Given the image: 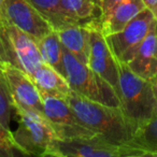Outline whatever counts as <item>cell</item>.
Returning a JSON list of instances; mask_svg holds the SVG:
<instances>
[{
	"label": "cell",
	"instance_id": "1",
	"mask_svg": "<svg viewBox=\"0 0 157 157\" xmlns=\"http://www.w3.org/2000/svg\"><path fill=\"white\" fill-rule=\"evenodd\" d=\"M80 122L110 143L128 145L135 129L120 107H110L90 100L72 90L66 98Z\"/></svg>",
	"mask_w": 157,
	"mask_h": 157
},
{
	"label": "cell",
	"instance_id": "2",
	"mask_svg": "<svg viewBox=\"0 0 157 157\" xmlns=\"http://www.w3.org/2000/svg\"><path fill=\"white\" fill-rule=\"evenodd\" d=\"M117 63L120 72V108L136 132L138 128L157 114L153 84L151 81L137 75L127 63L118 60Z\"/></svg>",
	"mask_w": 157,
	"mask_h": 157
},
{
	"label": "cell",
	"instance_id": "3",
	"mask_svg": "<svg viewBox=\"0 0 157 157\" xmlns=\"http://www.w3.org/2000/svg\"><path fill=\"white\" fill-rule=\"evenodd\" d=\"M63 65L66 78L73 92L78 95L110 107H120L117 92L102 76L92 70L87 63L76 58L63 48Z\"/></svg>",
	"mask_w": 157,
	"mask_h": 157
},
{
	"label": "cell",
	"instance_id": "4",
	"mask_svg": "<svg viewBox=\"0 0 157 157\" xmlns=\"http://www.w3.org/2000/svg\"><path fill=\"white\" fill-rule=\"evenodd\" d=\"M15 113L18 126L12 133L18 147L27 156H48L57 135L48 118L37 111L20 107H15Z\"/></svg>",
	"mask_w": 157,
	"mask_h": 157
},
{
	"label": "cell",
	"instance_id": "5",
	"mask_svg": "<svg viewBox=\"0 0 157 157\" xmlns=\"http://www.w3.org/2000/svg\"><path fill=\"white\" fill-rule=\"evenodd\" d=\"M0 61L16 66L31 78L43 63L37 40L9 22L0 24Z\"/></svg>",
	"mask_w": 157,
	"mask_h": 157
},
{
	"label": "cell",
	"instance_id": "6",
	"mask_svg": "<svg viewBox=\"0 0 157 157\" xmlns=\"http://www.w3.org/2000/svg\"><path fill=\"white\" fill-rule=\"evenodd\" d=\"M48 156L56 157H141L145 152L130 145H117L99 136L90 138L55 139Z\"/></svg>",
	"mask_w": 157,
	"mask_h": 157
},
{
	"label": "cell",
	"instance_id": "7",
	"mask_svg": "<svg viewBox=\"0 0 157 157\" xmlns=\"http://www.w3.org/2000/svg\"><path fill=\"white\" fill-rule=\"evenodd\" d=\"M155 20L153 12L146 8L121 31L105 36L110 50L118 61L128 63L132 59Z\"/></svg>",
	"mask_w": 157,
	"mask_h": 157
},
{
	"label": "cell",
	"instance_id": "8",
	"mask_svg": "<svg viewBox=\"0 0 157 157\" xmlns=\"http://www.w3.org/2000/svg\"><path fill=\"white\" fill-rule=\"evenodd\" d=\"M43 102V114L59 139L96 137V133L85 127L76 116L75 112L66 98L41 94Z\"/></svg>",
	"mask_w": 157,
	"mask_h": 157
},
{
	"label": "cell",
	"instance_id": "9",
	"mask_svg": "<svg viewBox=\"0 0 157 157\" xmlns=\"http://www.w3.org/2000/svg\"><path fill=\"white\" fill-rule=\"evenodd\" d=\"M0 69L2 70L8 82L14 107L33 110L43 114L41 93L33 78L18 67L6 61H0Z\"/></svg>",
	"mask_w": 157,
	"mask_h": 157
},
{
	"label": "cell",
	"instance_id": "10",
	"mask_svg": "<svg viewBox=\"0 0 157 157\" xmlns=\"http://www.w3.org/2000/svg\"><path fill=\"white\" fill-rule=\"evenodd\" d=\"M5 6L8 22L30 35L37 41L54 30L29 0H5Z\"/></svg>",
	"mask_w": 157,
	"mask_h": 157
},
{
	"label": "cell",
	"instance_id": "11",
	"mask_svg": "<svg viewBox=\"0 0 157 157\" xmlns=\"http://www.w3.org/2000/svg\"><path fill=\"white\" fill-rule=\"evenodd\" d=\"M88 67L102 76L117 92L120 82L117 59L110 50L105 36L100 28H93L90 33V52Z\"/></svg>",
	"mask_w": 157,
	"mask_h": 157
},
{
	"label": "cell",
	"instance_id": "12",
	"mask_svg": "<svg viewBox=\"0 0 157 157\" xmlns=\"http://www.w3.org/2000/svg\"><path fill=\"white\" fill-rule=\"evenodd\" d=\"M127 65L137 75L147 81L157 78V20L154 21L147 36Z\"/></svg>",
	"mask_w": 157,
	"mask_h": 157
},
{
	"label": "cell",
	"instance_id": "13",
	"mask_svg": "<svg viewBox=\"0 0 157 157\" xmlns=\"http://www.w3.org/2000/svg\"><path fill=\"white\" fill-rule=\"evenodd\" d=\"M145 9L143 0H122L102 20L101 31L105 36L118 33Z\"/></svg>",
	"mask_w": 157,
	"mask_h": 157
},
{
	"label": "cell",
	"instance_id": "14",
	"mask_svg": "<svg viewBox=\"0 0 157 157\" xmlns=\"http://www.w3.org/2000/svg\"><path fill=\"white\" fill-rule=\"evenodd\" d=\"M90 33L92 28L82 25H72L57 30L63 48L85 63H88L90 58Z\"/></svg>",
	"mask_w": 157,
	"mask_h": 157
},
{
	"label": "cell",
	"instance_id": "15",
	"mask_svg": "<svg viewBox=\"0 0 157 157\" xmlns=\"http://www.w3.org/2000/svg\"><path fill=\"white\" fill-rule=\"evenodd\" d=\"M67 14L78 25L101 29L100 0H61Z\"/></svg>",
	"mask_w": 157,
	"mask_h": 157
},
{
	"label": "cell",
	"instance_id": "16",
	"mask_svg": "<svg viewBox=\"0 0 157 157\" xmlns=\"http://www.w3.org/2000/svg\"><path fill=\"white\" fill-rule=\"evenodd\" d=\"M33 80L41 94L67 98L72 92L67 78L45 63H42L37 68Z\"/></svg>",
	"mask_w": 157,
	"mask_h": 157
},
{
	"label": "cell",
	"instance_id": "17",
	"mask_svg": "<svg viewBox=\"0 0 157 157\" xmlns=\"http://www.w3.org/2000/svg\"><path fill=\"white\" fill-rule=\"evenodd\" d=\"M29 1L55 31L72 25H78L65 11L61 0H29Z\"/></svg>",
	"mask_w": 157,
	"mask_h": 157
},
{
	"label": "cell",
	"instance_id": "18",
	"mask_svg": "<svg viewBox=\"0 0 157 157\" xmlns=\"http://www.w3.org/2000/svg\"><path fill=\"white\" fill-rule=\"evenodd\" d=\"M37 42L43 63L53 67L66 78V70L63 65V46L59 40L57 31H51Z\"/></svg>",
	"mask_w": 157,
	"mask_h": 157
},
{
	"label": "cell",
	"instance_id": "19",
	"mask_svg": "<svg viewBox=\"0 0 157 157\" xmlns=\"http://www.w3.org/2000/svg\"><path fill=\"white\" fill-rule=\"evenodd\" d=\"M145 152V156H157V114L138 128L128 144Z\"/></svg>",
	"mask_w": 157,
	"mask_h": 157
},
{
	"label": "cell",
	"instance_id": "20",
	"mask_svg": "<svg viewBox=\"0 0 157 157\" xmlns=\"http://www.w3.org/2000/svg\"><path fill=\"white\" fill-rule=\"evenodd\" d=\"M15 112L14 101L2 70L0 69V123L7 129L11 126L12 115Z\"/></svg>",
	"mask_w": 157,
	"mask_h": 157
},
{
	"label": "cell",
	"instance_id": "21",
	"mask_svg": "<svg viewBox=\"0 0 157 157\" xmlns=\"http://www.w3.org/2000/svg\"><path fill=\"white\" fill-rule=\"evenodd\" d=\"M27 156L17 146L11 130L7 129L0 123V157Z\"/></svg>",
	"mask_w": 157,
	"mask_h": 157
},
{
	"label": "cell",
	"instance_id": "22",
	"mask_svg": "<svg viewBox=\"0 0 157 157\" xmlns=\"http://www.w3.org/2000/svg\"><path fill=\"white\" fill-rule=\"evenodd\" d=\"M121 1H122V0H100L101 13H102L101 22H102L103 18H105L109 15V13L112 11V9H113L118 2H121Z\"/></svg>",
	"mask_w": 157,
	"mask_h": 157
},
{
	"label": "cell",
	"instance_id": "23",
	"mask_svg": "<svg viewBox=\"0 0 157 157\" xmlns=\"http://www.w3.org/2000/svg\"><path fill=\"white\" fill-rule=\"evenodd\" d=\"M143 2L145 3L146 8L153 12L155 18L157 20V0H143Z\"/></svg>",
	"mask_w": 157,
	"mask_h": 157
},
{
	"label": "cell",
	"instance_id": "24",
	"mask_svg": "<svg viewBox=\"0 0 157 157\" xmlns=\"http://www.w3.org/2000/svg\"><path fill=\"white\" fill-rule=\"evenodd\" d=\"M6 23H8V17L6 13L5 0H0V24H6Z\"/></svg>",
	"mask_w": 157,
	"mask_h": 157
},
{
	"label": "cell",
	"instance_id": "25",
	"mask_svg": "<svg viewBox=\"0 0 157 157\" xmlns=\"http://www.w3.org/2000/svg\"><path fill=\"white\" fill-rule=\"evenodd\" d=\"M153 84V90H154V95H155V99H156V105H157V78H154L153 81H151Z\"/></svg>",
	"mask_w": 157,
	"mask_h": 157
}]
</instances>
